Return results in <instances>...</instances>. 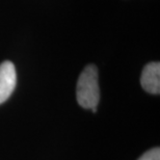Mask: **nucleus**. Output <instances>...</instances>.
<instances>
[{"mask_svg":"<svg viewBox=\"0 0 160 160\" xmlns=\"http://www.w3.org/2000/svg\"><path fill=\"white\" fill-rule=\"evenodd\" d=\"M78 104L85 109L97 108L100 100V89L98 83V70L94 65L85 67L80 74L76 89Z\"/></svg>","mask_w":160,"mask_h":160,"instance_id":"nucleus-1","label":"nucleus"},{"mask_svg":"<svg viewBox=\"0 0 160 160\" xmlns=\"http://www.w3.org/2000/svg\"><path fill=\"white\" fill-rule=\"evenodd\" d=\"M138 160H160L159 148H154L148 152H146Z\"/></svg>","mask_w":160,"mask_h":160,"instance_id":"nucleus-4","label":"nucleus"},{"mask_svg":"<svg viewBox=\"0 0 160 160\" xmlns=\"http://www.w3.org/2000/svg\"><path fill=\"white\" fill-rule=\"evenodd\" d=\"M142 88L153 95L160 92V63L150 62L142 70L140 78Z\"/></svg>","mask_w":160,"mask_h":160,"instance_id":"nucleus-3","label":"nucleus"},{"mask_svg":"<svg viewBox=\"0 0 160 160\" xmlns=\"http://www.w3.org/2000/svg\"><path fill=\"white\" fill-rule=\"evenodd\" d=\"M17 83V73L12 62H3L0 65V104L11 97Z\"/></svg>","mask_w":160,"mask_h":160,"instance_id":"nucleus-2","label":"nucleus"}]
</instances>
